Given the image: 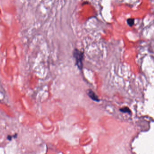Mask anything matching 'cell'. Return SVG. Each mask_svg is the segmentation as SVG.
<instances>
[{
	"label": "cell",
	"instance_id": "6da1fadb",
	"mask_svg": "<svg viewBox=\"0 0 154 154\" xmlns=\"http://www.w3.org/2000/svg\"><path fill=\"white\" fill-rule=\"evenodd\" d=\"M73 57L76 61L75 65L80 70L83 68V60L84 58V52L77 48H75L73 52Z\"/></svg>",
	"mask_w": 154,
	"mask_h": 154
},
{
	"label": "cell",
	"instance_id": "7a4b0ae2",
	"mask_svg": "<svg viewBox=\"0 0 154 154\" xmlns=\"http://www.w3.org/2000/svg\"><path fill=\"white\" fill-rule=\"evenodd\" d=\"M87 94H88V96L90 97L91 99L96 102H99V99L98 97L92 90L91 89L88 90L87 91Z\"/></svg>",
	"mask_w": 154,
	"mask_h": 154
},
{
	"label": "cell",
	"instance_id": "3957f363",
	"mask_svg": "<svg viewBox=\"0 0 154 154\" xmlns=\"http://www.w3.org/2000/svg\"><path fill=\"white\" fill-rule=\"evenodd\" d=\"M127 22L128 25L130 27H132L134 24V19L129 18L127 19Z\"/></svg>",
	"mask_w": 154,
	"mask_h": 154
},
{
	"label": "cell",
	"instance_id": "277c9868",
	"mask_svg": "<svg viewBox=\"0 0 154 154\" xmlns=\"http://www.w3.org/2000/svg\"><path fill=\"white\" fill-rule=\"evenodd\" d=\"M120 111L123 112V113H131V111L129 109V108L127 107H124L122 108H121Z\"/></svg>",
	"mask_w": 154,
	"mask_h": 154
},
{
	"label": "cell",
	"instance_id": "5b68a950",
	"mask_svg": "<svg viewBox=\"0 0 154 154\" xmlns=\"http://www.w3.org/2000/svg\"><path fill=\"white\" fill-rule=\"evenodd\" d=\"M7 138H8V139L9 140H11V139H12V137L11 136H8V137H7Z\"/></svg>",
	"mask_w": 154,
	"mask_h": 154
}]
</instances>
